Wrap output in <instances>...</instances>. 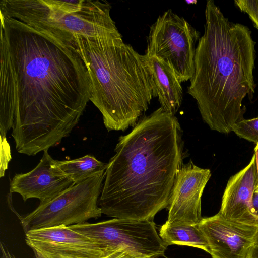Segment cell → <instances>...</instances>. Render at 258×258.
I'll return each mask as SVG.
<instances>
[{
	"mask_svg": "<svg viewBox=\"0 0 258 258\" xmlns=\"http://www.w3.org/2000/svg\"><path fill=\"white\" fill-rule=\"evenodd\" d=\"M256 185L257 173L253 155L249 164L229 179L218 213L227 219L258 227V215L253 203Z\"/></svg>",
	"mask_w": 258,
	"mask_h": 258,
	"instance_id": "4fadbf2b",
	"label": "cell"
},
{
	"mask_svg": "<svg viewBox=\"0 0 258 258\" xmlns=\"http://www.w3.org/2000/svg\"><path fill=\"white\" fill-rule=\"evenodd\" d=\"M33 251L34 253L35 258H48L44 256V255H43L42 254H41V253H39L35 250Z\"/></svg>",
	"mask_w": 258,
	"mask_h": 258,
	"instance_id": "cb8c5ba5",
	"label": "cell"
},
{
	"mask_svg": "<svg viewBox=\"0 0 258 258\" xmlns=\"http://www.w3.org/2000/svg\"><path fill=\"white\" fill-rule=\"evenodd\" d=\"M108 258H135L134 256L126 253L118 252L110 255Z\"/></svg>",
	"mask_w": 258,
	"mask_h": 258,
	"instance_id": "ffe728a7",
	"label": "cell"
},
{
	"mask_svg": "<svg viewBox=\"0 0 258 258\" xmlns=\"http://www.w3.org/2000/svg\"><path fill=\"white\" fill-rule=\"evenodd\" d=\"M183 131L175 115L161 107L121 136L110 159L99 199L102 214L154 221L169 204L185 157Z\"/></svg>",
	"mask_w": 258,
	"mask_h": 258,
	"instance_id": "7a4b0ae2",
	"label": "cell"
},
{
	"mask_svg": "<svg viewBox=\"0 0 258 258\" xmlns=\"http://www.w3.org/2000/svg\"><path fill=\"white\" fill-rule=\"evenodd\" d=\"M248 258H258V246L252 247Z\"/></svg>",
	"mask_w": 258,
	"mask_h": 258,
	"instance_id": "603a6c76",
	"label": "cell"
},
{
	"mask_svg": "<svg viewBox=\"0 0 258 258\" xmlns=\"http://www.w3.org/2000/svg\"><path fill=\"white\" fill-rule=\"evenodd\" d=\"M105 1L2 0L0 14L71 41L74 35L95 36L115 23Z\"/></svg>",
	"mask_w": 258,
	"mask_h": 258,
	"instance_id": "5b68a950",
	"label": "cell"
},
{
	"mask_svg": "<svg viewBox=\"0 0 258 258\" xmlns=\"http://www.w3.org/2000/svg\"><path fill=\"white\" fill-rule=\"evenodd\" d=\"M253 203L256 213L258 215V191H254V192Z\"/></svg>",
	"mask_w": 258,
	"mask_h": 258,
	"instance_id": "7402d4cb",
	"label": "cell"
},
{
	"mask_svg": "<svg viewBox=\"0 0 258 258\" xmlns=\"http://www.w3.org/2000/svg\"><path fill=\"white\" fill-rule=\"evenodd\" d=\"M105 172L67 188L51 201L39 205L32 212L20 216L25 233L30 230L86 222L98 219L102 213L99 199Z\"/></svg>",
	"mask_w": 258,
	"mask_h": 258,
	"instance_id": "8992f818",
	"label": "cell"
},
{
	"mask_svg": "<svg viewBox=\"0 0 258 258\" xmlns=\"http://www.w3.org/2000/svg\"><path fill=\"white\" fill-rule=\"evenodd\" d=\"M75 184L59 168L57 160L45 151L32 170L16 174L13 177L10 184V191L20 194L24 201L36 198L43 204Z\"/></svg>",
	"mask_w": 258,
	"mask_h": 258,
	"instance_id": "7c38bea8",
	"label": "cell"
},
{
	"mask_svg": "<svg viewBox=\"0 0 258 258\" xmlns=\"http://www.w3.org/2000/svg\"><path fill=\"white\" fill-rule=\"evenodd\" d=\"M0 133L18 153L48 151L78 124L90 100L86 67L71 42L0 14Z\"/></svg>",
	"mask_w": 258,
	"mask_h": 258,
	"instance_id": "6da1fadb",
	"label": "cell"
},
{
	"mask_svg": "<svg viewBox=\"0 0 258 258\" xmlns=\"http://www.w3.org/2000/svg\"><path fill=\"white\" fill-rule=\"evenodd\" d=\"M1 257L0 258H17L14 254L12 253L6 246L3 242H1Z\"/></svg>",
	"mask_w": 258,
	"mask_h": 258,
	"instance_id": "d6986e66",
	"label": "cell"
},
{
	"mask_svg": "<svg viewBox=\"0 0 258 258\" xmlns=\"http://www.w3.org/2000/svg\"><path fill=\"white\" fill-rule=\"evenodd\" d=\"M200 32L183 17L169 9L151 26L145 54L167 63L181 83L190 80L195 72L196 48Z\"/></svg>",
	"mask_w": 258,
	"mask_h": 258,
	"instance_id": "ba28073f",
	"label": "cell"
},
{
	"mask_svg": "<svg viewBox=\"0 0 258 258\" xmlns=\"http://www.w3.org/2000/svg\"><path fill=\"white\" fill-rule=\"evenodd\" d=\"M211 175L209 169L198 167L191 160L182 164L172 188L166 222L185 225L200 222L201 197Z\"/></svg>",
	"mask_w": 258,
	"mask_h": 258,
	"instance_id": "30bf717a",
	"label": "cell"
},
{
	"mask_svg": "<svg viewBox=\"0 0 258 258\" xmlns=\"http://www.w3.org/2000/svg\"><path fill=\"white\" fill-rule=\"evenodd\" d=\"M254 156L257 173V185L255 191H258V143L254 149Z\"/></svg>",
	"mask_w": 258,
	"mask_h": 258,
	"instance_id": "44dd1931",
	"label": "cell"
},
{
	"mask_svg": "<svg viewBox=\"0 0 258 258\" xmlns=\"http://www.w3.org/2000/svg\"><path fill=\"white\" fill-rule=\"evenodd\" d=\"M234 4L248 15L258 29V0H235Z\"/></svg>",
	"mask_w": 258,
	"mask_h": 258,
	"instance_id": "ac0fdd59",
	"label": "cell"
},
{
	"mask_svg": "<svg viewBox=\"0 0 258 258\" xmlns=\"http://www.w3.org/2000/svg\"><path fill=\"white\" fill-rule=\"evenodd\" d=\"M205 16L187 93L210 128L227 134L244 119L243 101L254 93L255 42L250 29L229 21L214 1H207Z\"/></svg>",
	"mask_w": 258,
	"mask_h": 258,
	"instance_id": "3957f363",
	"label": "cell"
},
{
	"mask_svg": "<svg viewBox=\"0 0 258 258\" xmlns=\"http://www.w3.org/2000/svg\"><path fill=\"white\" fill-rule=\"evenodd\" d=\"M57 164L61 171L75 184L105 172L108 166V163L102 162L90 155L73 160H57Z\"/></svg>",
	"mask_w": 258,
	"mask_h": 258,
	"instance_id": "2e32d148",
	"label": "cell"
},
{
	"mask_svg": "<svg viewBox=\"0 0 258 258\" xmlns=\"http://www.w3.org/2000/svg\"><path fill=\"white\" fill-rule=\"evenodd\" d=\"M148 57L160 107L164 111L175 115L183 101L181 83L167 63L155 56Z\"/></svg>",
	"mask_w": 258,
	"mask_h": 258,
	"instance_id": "5bb4252c",
	"label": "cell"
},
{
	"mask_svg": "<svg viewBox=\"0 0 258 258\" xmlns=\"http://www.w3.org/2000/svg\"><path fill=\"white\" fill-rule=\"evenodd\" d=\"M232 131L238 137L257 144L258 143V117L243 119L237 122Z\"/></svg>",
	"mask_w": 258,
	"mask_h": 258,
	"instance_id": "e0dca14e",
	"label": "cell"
},
{
	"mask_svg": "<svg viewBox=\"0 0 258 258\" xmlns=\"http://www.w3.org/2000/svg\"><path fill=\"white\" fill-rule=\"evenodd\" d=\"M159 235L167 247L173 244L188 246L209 253L207 242L197 225L176 224L166 221L161 226Z\"/></svg>",
	"mask_w": 258,
	"mask_h": 258,
	"instance_id": "9a60e30c",
	"label": "cell"
},
{
	"mask_svg": "<svg viewBox=\"0 0 258 258\" xmlns=\"http://www.w3.org/2000/svg\"><path fill=\"white\" fill-rule=\"evenodd\" d=\"M253 246H258V231H257L254 238Z\"/></svg>",
	"mask_w": 258,
	"mask_h": 258,
	"instance_id": "d4e9b609",
	"label": "cell"
},
{
	"mask_svg": "<svg viewBox=\"0 0 258 258\" xmlns=\"http://www.w3.org/2000/svg\"><path fill=\"white\" fill-rule=\"evenodd\" d=\"M71 41L88 71L90 100L107 130L134 127L157 97L148 56L125 43L116 25L95 36L74 35Z\"/></svg>",
	"mask_w": 258,
	"mask_h": 258,
	"instance_id": "277c9868",
	"label": "cell"
},
{
	"mask_svg": "<svg viewBox=\"0 0 258 258\" xmlns=\"http://www.w3.org/2000/svg\"><path fill=\"white\" fill-rule=\"evenodd\" d=\"M25 241L33 250L48 258H108L112 255L95 240L64 225L30 230L25 233Z\"/></svg>",
	"mask_w": 258,
	"mask_h": 258,
	"instance_id": "9c48e42d",
	"label": "cell"
},
{
	"mask_svg": "<svg viewBox=\"0 0 258 258\" xmlns=\"http://www.w3.org/2000/svg\"><path fill=\"white\" fill-rule=\"evenodd\" d=\"M197 227L212 258H248L258 227L227 219L219 213L203 218Z\"/></svg>",
	"mask_w": 258,
	"mask_h": 258,
	"instance_id": "8fae6325",
	"label": "cell"
},
{
	"mask_svg": "<svg viewBox=\"0 0 258 258\" xmlns=\"http://www.w3.org/2000/svg\"><path fill=\"white\" fill-rule=\"evenodd\" d=\"M68 227L99 243L109 254L120 252L135 258H158L167 248L154 221L113 218Z\"/></svg>",
	"mask_w": 258,
	"mask_h": 258,
	"instance_id": "52a82bcc",
	"label": "cell"
}]
</instances>
